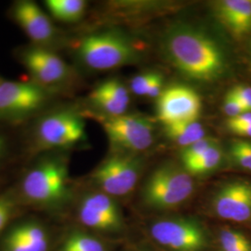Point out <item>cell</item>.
<instances>
[{"mask_svg": "<svg viewBox=\"0 0 251 251\" xmlns=\"http://www.w3.org/2000/svg\"><path fill=\"white\" fill-rule=\"evenodd\" d=\"M165 50L171 63L190 79L211 82L225 71L222 49L213 38L197 28H171L165 37Z\"/></svg>", "mask_w": 251, "mask_h": 251, "instance_id": "6da1fadb", "label": "cell"}, {"mask_svg": "<svg viewBox=\"0 0 251 251\" xmlns=\"http://www.w3.org/2000/svg\"><path fill=\"white\" fill-rule=\"evenodd\" d=\"M15 191L25 207L34 208L50 218L58 214L71 196L66 162L49 152L27 169Z\"/></svg>", "mask_w": 251, "mask_h": 251, "instance_id": "7a4b0ae2", "label": "cell"}, {"mask_svg": "<svg viewBox=\"0 0 251 251\" xmlns=\"http://www.w3.org/2000/svg\"><path fill=\"white\" fill-rule=\"evenodd\" d=\"M76 53L81 63L95 71L115 69L133 63L138 58L130 41L115 32H100L83 37Z\"/></svg>", "mask_w": 251, "mask_h": 251, "instance_id": "3957f363", "label": "cell"}, {"mask_svg": "<svg viewBox=\"0 0 251 251\" xmlns=\"http://www.w3.org/2000/svg\"><path fill=\"white\" fill-rule=\"evenodd\" d=\"M194 192V181L185 170L175 165H164L152 172L145 182L144 203L156 209L179 206Z\"/></svg>", "mask_w": 251, "mask_h": 251, "instance_id": "277c9868", "label": "cell"}, {"mask_svg": "<svg viewBox=\"0 0 251 251\" xmlns=\"http://www.w3.org/2000/svg\"><path fill=\"white\" fill-rule=\"evenodd\" d=\"M59 233L44 218L23 214L0 236V251H53Z\"/></svg>", "mask_w": 251, "mask_h": 251, "instance_id": "5b68a950", "label": "cell"}, {"mask_svg": "<svg viewBox=\"0 0 251 251\" xmlns=\"http://www.w3.org/2000/svg\"><path fill=\"white\" fill-rule=\"evenodd\" d=\"M85 137L84 121L77 114L67 110L51 112L41 117L34 133L36 148L50 152L72 147Z\"/></svg>", "mask_w": 251, "mask_h": 251, "instance_id": "8992f818", "label": "cell"}, {"mask_svg": "<svg viewBox=\"0 0 251 251\" xmlns=\"http://www.w3.org/2000/svg\"><path fill=\"white\" fill-rule=\"evenodd\" d=\"M50 90L33 81L0 84V121H19L41 111L51 99Z\"/></svg>", "mask_w": 251, "mask_h": 251, "instance_id": "52a82bcc", "label": "cell"}, {"mask_svg": "<svg viewBox=\"0 0 251 251\" xmlns=\"http://www.w3.org/2000/svg\"><path fill=\"white\" fill-rule=\"evenodd\" d=\"M17 56L32 81L52 93L71 78L70 67L53 50L30 44L20 49Z\"/></svg>", "mask_w": 251, "mask_h": 251, "instance_id": "ba28073f", "label": "cell"}, {"mask_svg": "<svg viewBox=\"0 0 251 251\" xmlns=\"http://www.w3.org/2000/svg\"><path fill=\"white\" fill-rule=\"evenodd\" d=\"M111 144L118 150L139 152L153 141V126L147 118L133 115L107 117L101 120Z\"/></svg>", "mask_w": 251, "mask_h": 251, "instance_id": "9c48e42d", "label": "cell"}, {"mask_svg": "<svg viewBox=\"0 0 251 251\" xmlns=\"http://www.w3.org/2000/svg\"><path fill=\"white\" fill-rule=\"evenodd\" d=\"M140 163L129 155L114 154L106 158L91 175L100 192L108 196L122 197L130 193L140 176Z\"/></svg>", "mask_w": 251, "mask_h": 251, "instance_id": "30bf717a", "label": "cell"}, {"mask_svg": "<svg viewBox=\"0 0 251 251\" xmlns=\"http://www.w3.org/2000/svg\"><path fill=\"white\" fill-rule=\"evenodd\" d=\"M80 225L100 233H116L124 227V220L116 200L102 192L86 195L77 206Z\"/></svg>", "mask_w": 251, "mask_h": 251, "instance_id": "8fae6325", "label": "cell"}, {"mask_svg": "<svg viewBox=\"0 0 251 251\" xmlns=\"http://www.w3.org/2000/svg\"><path fill=\"white\" fill-rule=\"evenodd\" d=\"M152 238L173 251H203L207 245L204 229L187 219H169L151 227Z\"/></svg>", "mask_w": 251, "mask_h": 251, "instance_id": "7c38bea8", "label": "cell"}, {"mask_svg": "<svg viewBox=\"0 0 251 251\" xmlns=\"http://www.w3.org/2000/svg\"><path fill=\"white\" fill-rule=\"evenodd\" d=\"M10 13L33 45L53 50L59 36L58 30L50 17L37 4L21 0L13 4Z\"/></svg>", "mask_w": 251, "mask_h": 251, "instance_id": "4fadbf2b", "label": "cell"}, {"mask_svg": "<svg viewBox=\"0 0 251 251\" xmlns=\"http://www.w3.org/2000/svg\"><path fill=\"white\" fill-rule=\"evenodd\" d=\"M202 108L195 90L183 85H173L162 91L157 100V116L165 126L198 120Z\"/></svg>", "mask_w": 251, "mask_h": 251, "instance_id": "5bb4252c", "label": "cell"}, {"mask_svg": "<svg viewBox=\"0 0 251 251\" xmlns=\"http://www.w3.org/2000/svg\"><path fill=\"white\" fill-rule=\"evenodd\" d=\"M216 214L236 223L251 219V183L247 180H233L222 186L213 198Z\"/></svg>", "mask_w": 251, "mask_h": 251, "instance_id": "9a60e30c", "label": "cell"}, {"mask_svg": "<svg viewBox=\"0 0 251 251\" xmlns=\"http://www.w3.org/2000/svg\"><path fill=\"white\" fill-rule=\"evenodd\" d=\"M89 99L107 117H118L125 115L129 103V92L122 82L108 79L92 90Z\"/></svg>", "mask_w": 251, "mask_h": 251, "instance_id": "2e32d148", "label": "cell"}, {"mask_svg": "<svg viewBox=\"0 0 251 251\" xmlns=\"http://www.w3.org/2000/svg\"><path fill=\"white\" fill-rule=\"evenodd\" d=\"M217 13L222 23L235 37L251 31V0H224L217 3Z\"/></svg>", "mask_w": 251, "mask_h": 251, "instance_id": "e0dca14e", "label": "cell"}, {"mask_svg": "<svg viewBox=\"0 0 251 251\" xmlns=\"http://www.w3.org/2000/svg\"><path fill=\"white\" fill-rule=\"evenodd\" d=\"M53 251H108L105 244L90 233L72 229L59 233Z\"/></svg>", "mask_w": 251, "mask_h": 251, "instance_id": "ac0fdd59", "label": "cell"}, {"mask_svg": "<svg viewBox=\"0 0 251 251\" xmlns=\"http://www.w3.org/2000/svg\"><path fill=\"white\" fill-rule=\"evenodd\" d=\"M45 6L55 20L62 23H75L83 17L87 3L83 0H47Z\"/></svg>", "mask_w": 251, "mask_h": 251, "instance_id": "d6986e66", "label": "cell"}, {"mask_svg": "<svg viewBox=\"0 0 251 251\" xmlns=\"http://www.w3.org/2000/svg\"><path fill=\"white\" fill-rule=\"evenodd\" d=\"M165 132L174 143L184 148L205 138V128L198 120L166 126Z\"/></svg>", "mask_w": 251, "mask_h": 251, "instance_id": "ffe728a7", "label": "cell"}, {"mask_svg": "<svg viewBox=\"0 0 251 251\" xmlns=\"http://www.w3.org/2000/svg\"><path fill=\"white\" fill-rule=\"evenodd\" d=\"M25 208L15 189L0 192V236L17 218L25 214Z\"/></svg>", "mask_w": 251, "mask_h": 251, "instance_id": "44dd1931", "label": "cell"}, {"mask_svg": "<svg viewBox=\"0 0 251 251\" xmlns=\"http://www.w3.org/2000/svg\"><path fill=\"white\" fill-rule=\"evenodd\" d=\"M223 158L224 152L217 142L198 158L183 163V168L190 175H203L216 170Z\"/></svg>", "mask_w": 251, "mask_h": 251, "instance_id": "7402d4cb", "label": "cell"}, {"mask_svg": "<svg viewBox=\"0 0 251 251\" xmlns=\"http://www.w3.org/2000/svg\"><path fill=\"white\" fill-rule=\"evenodd\" d=\"M228 152L234 165L251 172V141H234L230 145Z\"/></svg>", "mask_w": 251, "mask_h": 251, "instance_id": "603a6c76", "label": "cell"}, {"mask_svg": "<svg viewBox=\"0 0 251 251\" xmlns=\"http://www.w3.org/2000/svg\"><path fill=\"white\" fill-rule=\"evenodd\" d=\"M216 143H217V141L215 140L205 137V138L198 141L197 143L189 145L187 147H185L181 152V154H180L181 161L182 163H185V162L191 161V160L198 158L204 152H206Z\"/></svg>", "mask_w": 251, "mask_h": 251, "instance_id": "cb8c5ba5", "label": "cell"}, {"mask_svg": "<svg viewBox=\"0 0 251 251\" xmlns=\"http://www.w3.org/2000/svg\"><path fill=\"white\" fill-rule=\"evenodd\" d=\"M250 240L244 233L233 230H224L220 235L221 251H233Z\"/></svg>", "mask_w": 251, "mask_h": 251, "instance_id": "d4e9b609", "label": "cell"}, {"mask_svg": "<svg viewBox=\"0 0 251 251\" xmlns=\"http://www.w3.org/2000/svg\"><path fill=\"white\" fill-rule=\"evenodd\" d=\"M223 109H224L225 115L229 117V119L238 117L246 112L241 102L233 95V93L231 90L225 95Z\"/></svg>", "mask_w": 251, "mask_h": 251, "instance_id": "484cf974", "label": "cell"}, {"mask_svg": "<svg viewBox=\"0 0 251 251\" xmlns=\"http://www.w3.org/2000/svg\"><path fill=\"white\" fill-rule=\"evenodd\" d=\"M155 73H145L133 77L130 82L131 91L136 95L145 96L147 89L152 82Z\"/></svg>", "mask_w": 251, "mask_h": 251, "instance_id": "4316f807", "label": "cell"}, {"mask_svg": "<svg viewBox=\"0 0 251 251\" xmlns=\"http://www.w3.org/2000/svg\"><path fill=\"white\" fill-rule=\"evenodd\" d=\"M233 95L241 102L246 112H251V87L248 85H237L231 90Z\"/></svg>", "mask_w": 251, "mask_h": 251, "instance_id": "83f0119b", "label": "cell"}, {"mask_svg": "<svg viewBox=\"0 0 251 251\" xmlns=\"http://www.w3.org/2000/svg\"><path fill=\"white\" fill-rule=\"evenodd\" d=\"M162 87H163V77L159 74H154V76L152 78V82L150 83L145 96L150 98L159 97L162 93Z\"/></svg>", "mask_w": 251, "mask_h": 251, "instance_id": "f1b7e54d", "label": "cell"}, {"mask_svg": "<svg viewBox=\"0 0 251 251\" xmlns=\"http://www.w3.org/2000/svg\"><path fill=\"white\" fill-rule=\"evenodd\" d=\"M251 125V112H245L238 117L230 118L227 121V126L229 130L233 128Z\"/></svg>", "mask_w": 251, "mask_h": 251, "instance_id": "f546056e", "label": "cell"}, {"mask_svg": "<svg viewBox=\"0 0 251 251\" xmlns=\"http://www.w3.org/2000/svg\"><path fill=\"white\" fill-rule=\"evenodd\" d=\"M234 134L238 135L240 137H245V138H251V125L245 126H240L236 127L231 130Z\"/></svg>", "mask_w": 251, "mask_h": 251, "instance_id": "4dcf8cb0", "label": "cell"}, {"mask_svg": "<svg viewBox=\"0 0 251 251\" xmlns=\"http://www.w3.org/2000/svg\"><path fill=\"white\" fill-rule=\"evenodd\" d=\"M7 152V143L6 139L0 135V161L3 160L5 154Z\"/></svg>", "mask_w": 251, "mask_h": 251, "instance_id": "1f68e13d", "label": "cell"}, {"mask_svg": "<svg viewBox=\"0 0 251 251\" xmlns=\"http://www.w3.org/2000/svg\"><path fill=\"white\" fill-rule=\"evenodd\" d=\"M251 251V241H249V242H247L246 244H244L243 246L239 247L238 249H236V250H234V251Z\"/></svg>", "mask_w": 251, "mask_h": 251, "instance_id": "d6a6232c", "label": "cell"}, {"mask_svg": "<svg viewBox=\"0 0 251 251\" xmlns=\"http://www.w3.org/2000/svg\"><path fill=\"white\" fill-rule=\"evenodd\" d=\"M3 81H4V79H3V78H2V77H1V76H0V84H1V83H2V82H3Z\"/></svg>", "mask_w": 251, "mask_h": 251, "instance_id": "836d02e7", "label": "cell"}]
</instances>
